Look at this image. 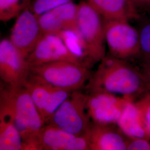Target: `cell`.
I'll return each instance as SVG.
<instances>
[{
  "label": "cell",
  "mask_w": 150,
  "mask_h": 150,
  "mask_svg": "<svg viewBox=\"0 0 150 150\" xmlns=\"http://www.w3.org/2000/svg\"><path fill=\"white\" fill-rule=\"evenodd\" d=\"M85 86L88 93L106 92L133 100L147 91L142 72L127 60L109 54L100 61Z\"/></svg>",
  "instance_id": "6da1fadb"
},
{
  "label": "cell",
  "mask_w": 150,
  "mask_h": 150,
  "mask_svg": "<svg viewBox=\"0 0 150 150\" xmlns=\"http://www.w3.org/2000/svg\"><path fill=\"white\" fill-rule=\"evenodd\" d=\"M1 94L10 104L23 150H38L39 137L45 124L26 88L23 86L6 88L1 86Z\"/></svg>",
  "instance_id": "7a4b0ae2"
},
{
  "label": "cell",
  "mask_w": 150,
  "mask_h": 150,
  "mask_svg": "<svg viewBox=\"0 0 150 150\" xmlns=\"http://www.w3.org/2000/svg\"><path fill=\"white\" fill-rule=\"evenodd\" d=\"M77 27L86 59L91 65L100 62L106 56L105 20L86 1L78 4Z\"/></svg>",
  "instance_id": "3957f363"
},
{
  "label": "cell",
  "mask_w": 150,
  "mask_h": 150,
  "mask_svg": "<svg viewBox=\"0 0 150 150\" xmlns=\"http://www.w3.org/2000/svg\"><path fill=\"white\" fill-rule=\"evenodd\" d=\"M87 97L80 90L72 91L46 125L77 136L88 137L92 122L87 110Z\"/></svg>",
  "instance_id": "277c9868"
},
{
  "label": "cell",
  "mask_w": 150,
  "mask_h": 150,
  "mask_svg": "<svg viewBox=\"0 0 150 150\" xmlns=\"http://www.w3.org/2000/svg\"><path fill=\"white\" fill-rule=\"evenodd\" d=\"M86 64L59 61L30 67V72L53 86L66 91L80 90L86 86L92 74Z\"/></svg>",
  "instance_id": "5b68a950"
},
{
  "label": "cell",
  "mask_w": 150,
  "mask_h": 150,
  "mask_svg": "<svg viewBox=\"0 0 150 150\" xmlns=\"http://www.w3.org/2000/svg\"><path fill=\"white\" fill-rule=\"evenodd\" d=\"M23 86L28 92L45 125L72 92L53 86L31 72Z\"/></svg>",
  "instance_id": "8992f818"
},
{
  "label": "cell",
  "mask_w": 150,
  "mask_h": 150,
  "mask_svg": "<svg viewBox=\"0 0 150 150\" xmlns=\"http://www.w3.org/2000/svg\"><path fill=\"white\" fill-rule=\"evenodd\" d=\"M105 40L110 54L127 59L141 54L139 32L128 22L105 20Z\"/></svg>",
  "instance_id": "52a82bcc"
},
{
  "label": "cell",
  "mask_w": 150,
  "mask_h": 150,
  "mask_svg": "<svg viewBox=\"0 0 150 150\" xmlns=\"http://www.w3.org/2000/svg\"><path fill=\"white\" fill-rule=\"evenodd\" d=\"M59 61L92 66L86 59L73 53L59 36L51 34L42 35L27 59L30 67Z\"/></svg>",
  "instance_id": "ba28073f"
},
{
  "label": "cell",
  "mask_w": 150,
  "mask_h": 150,
  "mask_svg": "<svg viewBox=\"0 0 150 150\" xmlns=\"http://www.w3.org/2000/svg\"><path fill=\"white\" fill-rule=\"evenodd\" d=\"M30 74V66L11 40L5 38L0 42V77L7 86H23Z\"/></svg>",
  "instance_id": "9c48e42d"
},
{
  "label": "cell",
  "mask_w": 150,
  "mask_h": 150,
  "mask_svg": "<svg viewBox=\"0 0 150 150\" xmlns=\"http://www.w3.org/2000/svg\"><path fill=\"white\" fill-rule=\"evenodd\" d=\"M42 35L38 16L26 8L18 15L10 40L22 56L27 59Z\"/></svg>",
  "instance_id": "30bf717a"
},
{
  "label": "cell",
  "mask_w": 150,
  "mask_h": 150,
  "mask_svg": "<svg viewBox=\"0 0 150 150\" xmlns=\"http://www.w3.org/2000/svg\"><path fill=\"white\" fill-rule=\"evenodd\" d=\"M87 110L92 122L117 124L129 98L106 92L87 93Z\"/></svg>",
  "instance_id": "8fae6325"
},
{
  "label": "cell",
  "mask_w": 150,
  "mask_h": 150,
  "mask_svg": "<svg viewBox=\"0 0 150 150\" xmlns=\"http://www.w3.org/2000/svg\"><path fill=\"white\" fill-rule=\"evenodd\" d=\"M38 150H90L88 137H81L51 125H45L38 139Z\"/></svg>",
  "instance_id": "7c38bea8"
},
{
  "label": "cell",
  "mask_w": 150,
  "mask_h": 150,
  "mask_svg": "<svg viewBox=\"0 0 150 150\" xmlns=\"http://www.w3.org/2000/svg\"><path fill=\"white\" fill-rule=\"evenodd\" d=\"M115 125L92 122L88 136L90 150H127L129 137Z\"/></svg>",
  "instance_id": "4fadbf2b"
},
{
  "label": "cell",
  "mask_w": 150,
  "mask_h": 150,
  "mask_svg": "<svg viewBox=\"0 0 150 150\" xmlns=\"http://www.w3.org/2000/svg\"><path fill=\"white\" fill-rule=\"evenodd\" d=\"M23 150L21 136L16 127L10 103L0 95V150Z\"/></svg>",
  "instance_id": "5bb4252c"
},
{
  "label": "cell",
  "mask_w": 150,
  "mask_h": 150,
  "mask_svg": "<svg viewBox=\"0 0 150 150\" xmlns=\"http://www.w3.org/2000/svg\"><path fill=\"white\" fill-rule=\"evenodd\" d=\"M105 21L128 22L139 18L137 10L130 0H85Z\"/></svg>",
  "instance_id": "9a60e30c"
},
{
  "label": "cell",
  "mask_w": 150,
  "mask_h": 150,
  "mask_svg": "<svg viewBox=\"0 0 150 150\" xmlns=\"http://www.w3.org/2000/svg\"><path fill=\"white\" fill-rule=\"evenodd\" d=\"M134 100L132 98L128 99L117 125L128 137L150 139L145 129L139 110Z\"/></svg>",
  "instance_id": "2e32d148"
},
{
  "label": "cell",
  "mask_w": 150,
  "mask_h": 150,
  "mask_svg": "<svg viewBox=\"0 0 150 150\" xmlns=\"http://www.w3.org/2000/svg\"><path fill=\"white\" fill-rule=\"evenodd\" d=\"M22 1L0 0V20L8 21L18 15L24 6Z\"/></svg>",
  "instance_id": "e0dca14e"
},
{
  "label": "cell",
  "mask_w": 150,
  "mask_h": 150,
  "mask_svg": "<svg viewBox=\"0 0 150 150\" xmlns=\"http://www.w3.org/2000/svg\"><path fill=\"white\" fill-rule=\"evenodd\" d=\"M71 1L72 0H35L32 11L36 16H39Z\"/></svg>",
  "instance_id": "ac0fdd59"
},
{
  "label": "cell",
  "mask_w": 150,
  "mask_h": 150,
  "mask_svg": "<svg viewBox=\"0 0 150 150\" xmlns=\"http://www.w3.org/2000/svg\"><path fill=\"white\" fill-rule=\"evenodd\" d=\"M139 110L145 129L150 139V93L147 92L145 96L136 102Z\"/></svg>",
  "instance_id": "d6986e66"
},
{
  "label": "cell",
  "mask_w": 150,
  "mask_h": 150,
  "mask_svg": "<svg viewBox=\"0 0 150 150\" xmlns=\"http://www.w3.org/2000/svg\"><path fill=\"white\" fill-rule=\"evenodd\" d=\"M139 42L142 54L145 59L150 58V22L145 25L139 32Z\"/></svg>",
  "instance_id": "ffe728a7"
},
{
  "label": "cell",
  "mask_w": 150,
  "mask_h": 150,
  "mask_svg": "<svg viewBox=\"0 0 150 150\" xmlns=\"http://www.w3.org/2000/svg\"><path fill=\"white\" fill-rule=\"evenodd\" d=\"M127 150H150V139L140 137H129Z\"/></svg>",
  "instance_id": "44dd1931"
},
{
  "label": "cell",
  "mask_w": 150,
  "mask_h": 150,
  "mask_svg": "<svg viewBox=\"0 0 150 150\" xmlns=\"http://www.w3.org/2000/svg\"><path fill=\"white\" fill-rule=\"evenodd\" d=\"M147 92L150 93V58L145 59V64L142 72Z\"/></svg>",
  "instance_id": "7402d4cb"
},
{
  "label": "cell",
  "mask_w": 150,
  "mask_h": 150,
  "mask_svg": "<svg viewBox=\"0 0 150 150\" xmlns=\"http://www.w3.org/2000/svg\"><path fill=\"white\" fill-rule=\"evenodd\" d=\"M134 7L139 9L150 10V0H130Z\"/></svg>",
  "instance_id": "603a6c76"
}]
</instances>
